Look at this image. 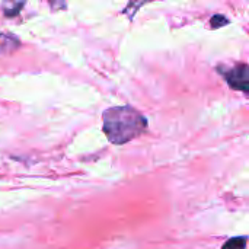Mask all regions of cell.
I'll return each mask as SVG.
<instances>
[{"label":"cell","instance_id":"1","mask_svg":"<svg viewBox=\"0 0 249 249\" xmlns=\"http://www.w3.org/2000/svg\"><path fill=\"white\" fill-rule=\"evenodd\" d=\"M147 120L130 105L112 107L104 112V133L112 144H124L143 134Z\"/></svg>","mask_w":249,"mask_h":249},{"label":"cell","instance_id":"2","mask_svg":"<svg viewBox=\"0 0 249 249\" xmlns=\"http://www.w3.org/2000/svg\"><path fill=\"white\" fill-rule=\"evenodd\" d=\"M219 74L228 82L232 89L249 93V69L245 63L233 66V67H217Z\"/></svg>","mask_w":249,"mask_h":249},{"label":"cell","instance_id":"3","mask_svg":"<svg viewBox=\"0 0 249 249\" xmlns=\"http://www.w3.org/2000/svg\"><path fill=\"white\" fill-rule=\"evenodd\" d=\"M19 45H20V41L15 35L0 32V55L15 51Z\"/></svg>","mask_w":249,"mask_h":249},{"label":"cell","instance_id":"4","mask_svg":"<svg viewBox=\"0 0 249 249\" xmlns=\"http://www.w3.org/2000/svg\"><path fill=\"white\" fill-rule=\"evenodd\" d=\"M25 0H4L3 1V13L7 18L16 16L19 13V10L23 7Z\"/></svg>","mask_w":249,"mask_h":249},{"label":"cell","instance_id":"5","mask_svg":"<svg viewBox=\"0 0 249 249\" xmlns=\"http://www.w3.org/2000/svg\"><path fill=\"white\" fill-rule=\"evenodd\" d=\"M150 1H155V0H130L128 4L124 7L123 13H124L125 16H128V19H133V18L136 16V13L139 12V9H140L142 6H144L146 3H150Z\"/></svg>","mask_w":249,"mask_h":249},{"label":"cell","instance_id":"6","mask_svg":"<svg viewBox=\"0 0 249 249\" xmlns=\"http://www.w3.org/2000/svg\"><path fill=\"white\" fill-rule=\"evenodd\" d=\"M247 248V236H239V238H232L228 241L222 249H245Z\"/></svg>","mask_w":249,"mask_h":249},{"label":"cell","instance_id":"7","mask_svg":"<svg viewBox=\"0 0 249 249\" xmlns=\"http://www.w3.org/2000/svg\"><path fill=\"white\" fill-rule=\"evenodd\" d=\"M210 23H212V28L217 29V28H222V26L228 25L229 20H228L223 15H214V16L210 19Z\"/></svg>","mask_w":249,"mask_h":249},{"label":"cell","instance_id":"8","mask_svg":"<svg viewBox=\"0 0 249 249\" xmlns=\"http://www.w3.org/2000/svg\"><path fill=\"white\" fill-rule=\"evenodd\" d=\"M50 1V7L53 10H61L67 7V1L66 0H48Z\"/></svg>","mask_w":249,"mask_h":249}]
</instances>
